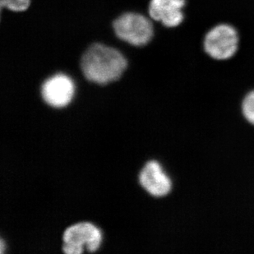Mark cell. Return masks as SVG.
<instances>
[{
    "mask_svg": "<svg viewBox=\"0 0 254 254\" xmlns=\"http://www.w3.org/2000/svg\"><path fill=\"white\" fill-rule=\"evenodd\" d=\"M141 187L154 197H164L171 190V180L158 162L148 161L139 174Z\"/></svg>",
    "mask_w": 254,
    "mask_h": 254,
    "instance_id": "6",
    "label": "cell"
},
{
    "mask_svg": "<svg viewBox=\"0 0 254 254\" xmlns=\"http://www.w3.org/2000/svg\"><path fill=\"white\" fill-rule=\"evenodd\" d=\"M126 67L127 61L120 51L101 44L90 46L81 61L86 79L98 84H106L119 79Z\"/></svg>",
    "mask_w": 254,
    "mask_h": 254,
    "instance_id": "1",
    "label": "cell"
},
{
    "mask_svg": "<svg viewBox=\"0 0 254 254\" xmlns=\"http://www.w3.org/2000/svg\"><path fill=\"white\" fill-rule=\"evenodd\" d=\"M0 6L15 12H22L28 8L30 0H0Z\"/></svg>",
    "mask_w": 254,
    "mask_h": 254,
    "instance_id": "9",
    "label": "cell"
},
{
    "mask_svg": "<svg viewBox=\"0 0 254 254\" xmlns=\"http://www.w3.org/2000/svg\"><path fill=\"white\" fill-rule=\"evenodd\" d=\"M240 37L235 27L221 23L209 30L204 37V51L216 60H230L237 53Z\"/></svg>",
    "mask_w": 254,
    "mask_h": 254,
    "instance_id": "2",
    "label": "cell"
},
{
    "mask_svg": "<svg viewBox=\"0 0 254 254\" xmlns=\"http://www.w3.org/2000/svg\"><path fill=\"white\" fill-rule=\"evenodd\" d=\"M74 93V84L72 79L64 74H56L44 82L41 96L49 106L62 108L72 100Z\"/></svg>",
    "mask_w": 254,
    "mask_h": 254,
    "instance_id": "5",
    "label": "cell"
},
{
    "mask_svg": "<svg viewBox=\"0 0 254 254\" xmlns=\"http://www.w3.org/2000/svg\"><path fill=\"white\" fill-rule=\"evenodd\" d=\"M185 5V0H151L149 13L151 18L161 21L166 27H178L184 21Z\"/></svg>",
    "mask_w": 254,
    "mask_h": 254,
    "instance_id": "7",
    "label": "cell"
},
{
    "mask_svg": "<svg viewBox=\"0 0 254 254\" xmlns=\"http://www.w3.org/2000/svg\"><path fill=\"white\" fill-rule=\"evenodd\" d=\"M114 29L119 38L137 46L148 43L153 34L151 22L142 15L132 12L118 17Z\"/></svg>",
    "mask_w": 254,
    "mask_h": 254,
    "instance_id": "4",
    "label": "cell"
},
{
    "mask_svg": "<svg viewBox=\"0 0 254 254\" xmlns=\"http://www.w3.org/2000/svg\"><path fill=\"white\" fill-rule=\"evenodd\" d=\"M0 247H1V251H0V253L2 254V252H3V247H4V246H3V241H2V240L0 241Z\"/></svg>",
    "mask_w": 254,
    "mask_h": 254,
    "instance_id": "10",
    "label": "cell"
},
{
    "mask_svg": "<svg viewBox=\"0 0 254 254\" xmlns=\"http://www.w3.org/2000/svg\"><path fill=\"white\" fill-rule=\"evenodd\" d=\"M242 111L248 122L254 125V91H250L244 99Z\"/></svg>",
    "mask_w": 254,
    "mask_h": 254,
    "instance_id": "8",
    "label": "cell"
},
{
    "mask_svg": "<svg viewBox=\"0 0 254 254\" xmlns=\"http://www.w3.org/2000/svg\"><path fill=\"white\" fill-rule=\"evenodd\" d=\"M101 241L100 230L89 222H80L69 226L63 235V252L80 254L86 248L88 252L98 250Z\"/></svg>",
    "mask_w": 254,
    "mask_h": 254,
    "instance_id": "3",
    "label": "cell"
}]
</instances>
